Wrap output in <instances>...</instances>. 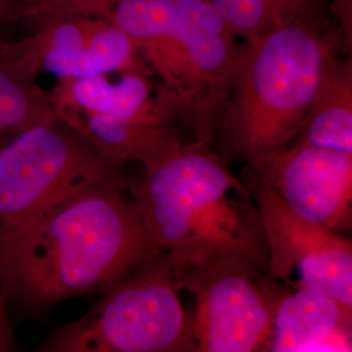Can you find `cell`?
<instances>
[{
  "label": "cell",
  "instance_id": "1",
  "mask_svg": "<svg viewBox=\"0 0 352 352\" xmlns=\"http://www.w3.org/2000/svg\"><path fill=\"white\" fill-rule=\"evenodd\" d=\"M158 253L119 173L1 235L0 280L10 307L41 314L107 289Z\"/></svg>",
  "mask_w": 352,
  "mask_h": 352
},
{
  "label": "cell",
  "instance_id": "2",
  "mask_svg": "<svg viewBox=\"0 0 352 352\" xmlns=\"http://www.w3.org/2000/svg\"><path fill=\"white\" fill-rule=\"evenodd\" d=\"M126 190L145 231L161 252L192 264L236 254L264 270L267 248L258 210L245 183L195 140L144 174Z\"/></svg>",
  "mask_w": 352,
  "mask_h": 352
},
{
  "label": "cell",
  "instance_id": "3",
  "mask_svg": "<svg viewBox=\"0 0 352 352\" xmlns=\"http://www.w3.org/2000/svg\"><path fill=\"white\" fill-rule=\"evenodd\" d=\"M138 46L151 74L179 103L182 123L209 144L244 50L209 0H80Z\"/></svg>",
  "mask_w": 352,
  "mask_h": 352
},
{
  "label": "cell",
  "instance_id": "4",
  "mask_svg": "<svg viewBox=\"0 0 352 352\" xmlns=\"http://www.w3.org/2000/svg\"><path fill=\"white\" fill-rule=\"evenodd\" d=\"M327 19L244 41L217 128L228 151L256 167L296 139L329 62L347 54Z\"/></svg>",
  "mask_w": 352,
  "mask_h": 352
},
{
  "label": "cell",
  "instance_id": "5",
  "mask_svg": "<svg viewBox=\"0 0 352 352\" xmlns=\"http://www.w3.org/2000/svg\"><path fill=\"white\" fill-rule=\"evenodd\" d=\"M173 257L158 253L103 289L85 315L55 329L42 352L195 351Z\"/></svg>",
  "mask_w": 352,
  "mask_h": 352
},
{
  "label": "cell",
  "instance_id": "6",
  "mask_svg": "<svg viewBox=\"0 0 352 352\" xmlns=\"http://www.w3.org/2000/svg\"><path fill=\"white\" fill-rule=\"evenodd\" d=\"M120 168L58 115L26 128L0 145V236Z\"/></svg>",
  "mask_w": 352,
  "mask_h": 352
},
{
  "label": "cell",
  "instance_id": "7",
  "mask_svg": "<svg viewBox=\"0 0 352 352\" xmlns=\"http://www.w3.org/2000/svg\"><path fill=\"white\" fill-rule=\"evenodd\" d=\"M173 260L182 289L196 298L195 351H269L278 294L261 267L236 254L192 264Z\"/></svg>",
  "mask_w": 352,
  "mask_h": 352
},
{
  "label": "cell",
  "instance_id": "8",
  "mask_svg": "<svg viewBox=\"0 0 352 352\" xmlns=\"http://www.w3.org/2000/svg\"><path fill=\"white\" fill-rule=\"evenodd\" d=\"M0 63L33 78L41 74L60 80L151 72L124 32L98 14L78 10L42 20L25 37L0 41Z\"/></svg>",
  "mask_w": 352,
  "mask_h": 352
},
{
  "label": "cell",
  "instance_id": "9",
  "mask_svg": "<svg viewBox=\"0 0 352 352\" xmlns=\"http://www.w3.org/2000/svg\"><path fill=\"white\" fill-rule=\"evenodd\" d=\"M243 182L258 210L267 248V279L316 289L352 308V243L350 238L305 221L247 167Z\"/></svg>",
  "mask_w": 352,
  "mask_h": 352
},
{
  "label": "cell",
  "instance_id": "10",
  "mask_svg": "<svg viewBox=\"0 0 352 352\" xmlns=\"http://www.w3.org/2000/svg\"><path fill=\"white\" fill-rule=\"evenodd\" d=\"M302 219L340 235L352 226V154L292 141L250 167Z\"/></svg>",
  "mask_w": 352,
  "mask_h": 352
},
{
  "label": "cell",
  "instance_id": "11",
  "mask_svg": "<svg viewBox=\"0 0 352 352\" xmlns=\"http://www.w3.org/2000/svg\"><path fill=\"white\" fill-rule=\"evenodd\" d=\"M50 97L58 115L93 113L154 126L182 122L175 97L151 72L60 78Z\"/></svg>",
  "mask_w": 352,
  "mask_h": 352
},
{
  "label": "cell",
  "instance_id": "12",
  "mask_svg": "<svg viewBox=\"0 0 352 352\" xmlns=\"http://www.w3.org/2000/svg\"><path fill=\"white\" fill-rule=\"evenodd\" d=\"M352 308L316 289L278 295L272 352L351 351Z\"/></svg>",
  "mask_w": 352,
  "mask_h": 352
},
{
  "label": "cell",
  "instance_id": "13",
  "mask_svg": "<svg viewBox=\"0 0 352 352\" xmlns=\"http://www.w3.org/2000/svg\"><path fill=\"white\" fill-rule=\"evenodd\" d=\"M58 116L87 140L107 162L118 167L136 161L148 168L187 144L179 138L174 126L144 124L93 113H60Z\"/></svg>",
  "mask_w": 352,
  "mask_h": 352
},
{
  "label": "cell",
  "instance_id": "14",
  "mask_svg": "<svg viewBox=\"0 0 352 352\" xmlns=\"http://www.w3.org/2000/svg\"><path fill=\"white\" fill-rule=\"evenodd\" d=\"M294 141L352 154L351 58L334 56Z\"/></svg>",
  "mask_w": 352,
  "mask_h": 352
},
{
  "label": "cell",
  "instance_id": "15",
  "mask_svg": "<svg viewBox=\"0 0 352 352\" xmlns=\"http://www.w3.org/2000/svg\"><path fill=\"white\" fill-rule=\"evenodd\" d=\"M235 36L247 41L267 32L327 19V0H209Z\"/></svg>",
  "mask_w": 352,
  "mask_h": 352
},
{
  "label": "cell",
  "instance_id": "16",
  "mask_svg": "<svg viewBox=\"0 0 352 352\" xmlns=\"http://www.w3.org/2000/svg\"><path fill=\"white\" fill-rule=\"evenodd\" d=\"M55 115L50 91L37 78L0 63V145Z\"/></svg>",
  "mask_w": 352,
  "mask_h": 352
},
{
  "label": "cell",
  "instance_id": "17",
  "mask_svg": "<svg viewBox=\"0 0 352 352\" xmlns=\"http://www.w3.org/2000/svg\"><path fill=\"white\" fill-rule=\"evenodd\" d=\"M80 0H0V6L17 17L36 25L45 19L72 11Z\"/></svg>",
  "mask_w": 352,
  "mask_h": 352
},
{
  "label": "cell",
  "instance_id": "18",
  "mask_svg": "<svg viewBox=\"0 0 352 352\" xmlns=\"http://www.w3.org/2000/svg\"><path fill=\"white\" fill-rule=\"evenodd\" d=\"M14 350V331L10 315V304L0 280V352Z\"/></svg>",
  "mask_w": 352,
  "mask_h": 352
},
{
  "label": "cell",
  "instance_id": "19",
  "mask_svg": "<svg viewBox=\"0 0 352 352\" xmlns=\"http://www.w3.org/2000/svg\"><path fill=\"white\" fill-rule=\"evenodd\" d=\"M329 8L340 20L338 28L344 37L347 46L351 49L352 41V0H327Z\"/></svg>",
  "mask_w": 352,
  "mask_h": 352
},
{
  "label": "cell",
  "instance_id": "20",
  "mask_svg": "<svg viewBox=\"0 0 352 352\" xmlns=\"http://www.w3.org/2000/svg\"><path fill=\"white\" fill-rule=\"evenodd\" d=\"M14 23H19L17 17L11 11H8L3 6H0V34L4 29H7L8 26L12 25Z\"/></svg>",
  "mask_w": 352,
  "mask_h": 352
}]
</instances>
